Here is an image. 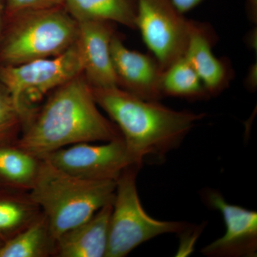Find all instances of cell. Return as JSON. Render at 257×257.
I'll list each match as a JSON object with an SVG mask.
<instances>
[{"label": "cell", "mask_w": 257, "mask_h": 257, "mask_svg": "<svg viewBox=\"0 0 257 257\" xmlns=\"http://www.w3.org/2000/svg\"><path fill=\"white\" fill-rule=\"evenodd\" d=\"M120 138L119 128L101 114L82 74L49 94L25 125L16 145L41 159L76 144Z\"/></svg>", "instance_id": "obj_1"}, {"label": "cell", "mask_w": 257, "mask_h": 257, "mask_svg": "<svg viewBox=\"0 0 257 257\" xmlns=\"http://www.w3.org/2000/svg\"><path fill=\"white\" fill-rule=\"evenodd\" d=\"M91 89L97 105L119 128L134 162L141 167L147 159H163L180 146L205 116L144 100L117 86Z\"/></svg>", "instance_id": "obj_2"}, {"label": "cell", "mask_w": 257, "mask_h": 257, "mask_svg": "<svg viewBox=\"0 0 257 257\" xmlns=\"http://www.w3.org/2000/svg\"><path fill=\"white\" fill-rule=\"evenodd\" d=\"M116 180L74 177L42 160L29 195L47 218L56 241L114 202Z\"/></svg>", "instance_id": "obj_3"}, {"label": "cell", "mask_w": 257, "mask_h": 257, "mask_svg": "<svg viewBox=\"0 0 257 257\" xmlns=\"http://www.w3.org/2000/svg\"><path fill=\"white\" fill-rule=\"evenodd\" d=\"M0 45L2 65H18L64 53L78 40L79 25L64 6L11 17Z\"/></svg>", "instance_id": "obj_4"}, {"label": "cell", "mask_w": 257, "mask_h": 257, "mask_svg": "<svg viewBox=\"0 0 257 257\" xmlns=\"http://www.w3.org/2000/svg\"><path fill=\"white\" fill-rule=\"evenodd\" d=\"M141 166L125 169L116 179L105 257H124L142 243L165 234H182L191 227L185 221H161L145 211L137 189Z\"/></svg>", "instance_id": "obj_5"}, {"label": "cell", "mask_w": 257, "mask_h": 257, "mask_svg": "<svg viewBox=\"0 0 257 257\" xmlns=\"http://www.w3.org/2000/svg\"><path fill=\"white\" fill-rule=\"evenodd\" d=\"M83 73V59L77 41L64 53L18 65H2L0 82L28 119L45 96Z\"/></svg>", "instance_id": "obj_6"}, {"label": "cell", "mask_w": 257, "mask_h": 257, "mask_svg": "<svg viewBox=\"0 0 257 257\" xmlns=\"http://www.w3.org/2000/svg\"><path fill=\"white\" fill-rule=\"evenodd\" d=\"M136 1V30L164 71L185 54L192 20L186 18L172 0Z\"/></svg>", "instance_id": "obj_7"}, {"label": "cell", "mask_w": 257, "mask_h": 257, "mask_svg": "<svg viewBox=\"0 0 257 257\" xmlns=\"http://www.w3.org/2000/svg\"><path fill=\"white\" fill-rule=\"evenodd\" d=\"M41 160L69 175L89 180H116L123 170L136 165L122 138L103 145L76 144L47 154Z\"/></svg>", "instance_id": "obj_8"}, {"label": "cell", "mask_w": 257, "mask_h": 257, "mask_svg": "<svg viewBox=\"0 0 257 257\" xmlns=\"http://www.w3.org/2000/svg\"><path fill=\"white\" fill-rule=\"evenodd\" d=\"M209 207L222 214L226 231L205 247L202 253L209 257H254L257 251V213L229 204L214 190L204 195Z\"/></svg>", "instance_id": "obj_9"}, {"label": "cell", "mask_w": 257, "mask_h": 257, "mask_svg": "<svg viewBox=\"0 0 257 257\" xmlns=\"http://www.w3.org/2000/svg\"><path fill=\"white\" fill-rule=\"evenodd\" d=\"M110 50L117 87L144 100L159 101L163 97V69L155 56L130 50L116 32Z\"/></svg>", "instance_id": "obj_10"}, {"label": "cell", "mask_w": 257, "mask_h": 257, "mask_svg": "<svg viewBox=\"0 0 257 257\" xmlns=\"http://www.w3.org/2000/svg\"><path fill=\"white\" fill-rule=\"evenodd\" d=\"M78 23V22H77ZM78 43L83 59V75L92 87L117 86L110 45L116 31L106 21L79 22Z\"/></svg>", "instance_id": "obj_11"}, {"label": "cell", "mask_w": 257, "mask_h": 257, "mask_svg": "<svg viewBox=\"0 0 257 257\" xmlns=\"http://www.w3.org/2000/svg\"><path fill=\"white\" fill-rule=\"evenodd\" d=\"M215 37L209 25L192 20L188 45L184 55L210 96L224 92L234 76L229 61L219 58L213 53Z\"/></svg>", "instance_id": "obj_12"}, {"label": "cell", "mask_w": 257, "mask_h": 257, "mask_svg": "<svg viewBox=\"0 0 257 257\" xmlns=\"http://www.w3.org/2000/svg\"><path fill=\"white\" fill-rule=\"evenodd\" d=\"M113 202L88 220L66 231L56 241L55 256L105 257Z\"/></svg>", "instance_id": "obj_13"}, {"label": "cell", "mask_w": 257, "mask_h": 257, "mask_svg": "<svg viewBox=\"0 0 257 257\" xmlns=\"http://www.w3.org/2000/svg\"><path fill=\"white\" fill-rule=\"evenodd\" d=\"M64 7L78 23L106 21L136 30V0H65Z\"/></svg>", "instance_id": "obj_14"}, {"label": "cell", "mask_w": 257, "mask_h": 257, "mask_svg": "<svg viewBox=\"0 0 257 257\" xmlns=\"http://www.w3.org/2000/svg\"><path fill=\"white\" fill-rule=\"evenodd\" d=\"M56 240L47 218L41 215L0 247V257L55 256Z\"/></svg>", "instance_id": "obj_15"}, {"label": "cell", "mask_w": 257, "mask_h": 257, "mask_svg": "<svg viewBox=\"0 0 257 257\" xmlns=\"http://www.w3.org/2000/svg\"><path fill=\"white\" fill-rule=\"evenodd\" d=\"M41 162V159L17 145L0 147V177L20 191L31 189Z\"/></svg>", "instance_id": "obj_16"}, {"label": "cell", "mask_w": 257, "mask_h": 257, "mask_svg": "<svg viewBox=\"0 0 257 257\" xmlns=\"http://www.w3.org/2000/svg\"><path fill=\"white\" fill-rule=\"evenodd\" d=\"M161 89L163 96H175L190 100H202L210 97L192 64L184 56L163 71Z\"/></svg>", "instance_id": "obj_17"}, {"label": "cell", "mask_w": 257, "mask_h": 257, "mask_svg": "<svg viewBox=\"0 0 257 257\" xmlns=\"http://www.w3.org/2000/svg\"><path fill=\"white\" fill-rule=\"evenodd\" d=\"M42 213L28 192H23L12 199H0V232L11 233L15 236L33 222Z\"/></svg>", "instance_id": "obj_18"}, {"label": "cell", "mask_w": 257, "mask_h": 257, "mask_svg": "<svg viewBox=\"0 0 257 257\" xmlns=\"http://www.w3.org/2000/svg\"><path fill=\"white\" fill-rule=\"evenodd\" d=\"M0 143L20 138L28 117L16 106L0 82Z\"/></svg>", "instance_id": "obj_19"}, {"label": "cell", "mask_w": 257, "mask_h": 257, "mask_svg": "<svg viewBox=\"0 0 257 257\" xmlns=\"http://www.w3.org/2000/svg\"><path fill=\"white\" fill-rule=\"evenodd\" d=\"M65 0H7V14L13 16L29 10L64 6Z\"/></svg>", "instance_id": "obj_20"}, {"label": "cell", "mask_w": 257, "mask_h": 257, "mask_svg": "<svg viewBox=\"0 0 257 257\" xmlns=\"http://www.w3.org/2000/svg\"><path fill=\"white\" fill-rule=\"evenodd\" d=\"M203 1L204 0H172L176 8L182 14H185L197 8Z\"/></svg>", "instance_id": "obj_21"}, {"label": "cell", "mask_w": 257, "mask_h": 257, "mask_svg": "<svg viewBox=\"0 0 257 257\" xmlns=\"http://www.w3.org/2000/svg\"><path fill=\"white\" fill-rule=\"evenodd\" d=\"M245 86L250 91H253L256 89L257 86V64H251L248 69L247 76L245 79Z\"/></svg>", "instance_id": "obj_22"}, {"label": "cell", "mask_w": 257, "mask_h": 257, "mask_svg": "<svg viewBox=\"0 0 257 257\" xmlns=\"http://www.w3.org/2000/svg\"><path fill=\"white\" fill-rule=\"evenodd\" d=\"M246 10L248 20L257 24V0H246Z\"/></svg>", "instance_id": "obj_23"}, {"label": "cell", "mask_w": 257, "mask_h": 257, "mask_svg": "<svg viewBox=\"0 0 257 257\" xmlns=\"http://www.w3.org/2000/svg\"><path fill=\"white\" fill-rule=\"evenodd\" d=\"M256 28L253 29L248 32V35L246 37V42L247 43L248 47L252 49L253 50H255L256 52Z\"/></svg>", "instance_id": "obj_24"}, {"label": "cell", "mask_w": 257, "mask_h": 257, "mask_svg": "<svg viewBox=\"0 0 257 257\" xmlns=\"http://www.w3.org/2000/svg\"><path fill=\"white\" fill-rule=\"evenodd\" d=\"M0 34H1V10H0Z\"/></svg>", "instance_id": "obj_25"}]
</instances>
